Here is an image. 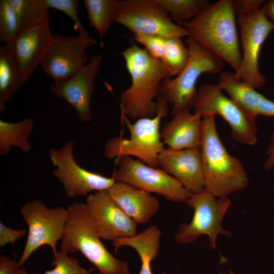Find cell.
I'll return each instance as SVG.
<instances>
[{
  "label": "cell",
  "mask_w": 274,
  "mask_h": 274,
  "mask_svg": "<svg viewBox=\"0 0 274 274\" xmlns=\"http://www.w3.org/2000/svg\"><path fill=\"white\" fill-rule=\"evenodd\" d=\"M122 54L131 77L130 86L120 96L121 116L128 119L151 118L157 113L156 101L163 80L170 78L163 62L133 45Z\"/></svg>",
  "instance_id": "obj_1"
},
{
  "label": "cell",
  "mask_w": 274,
  "mask_h": 274,
  "mask_svg": "<svg viewBox=\"0 0 274 274\" xmlns=\"http://www.w3.org/2000/svg\"><path fill=\"white\" fill-rule=\"evenodd\" d=\"M232 1L209 4L191 20L180 24L205 48L236 72L241 64L236 21Z\"/></svg>",
  "instance_id": "obj_2"
},
{
  "label": "cell",
  "mask_w": 274,
  "mask_h": 274,
  "mask_svg": "<svg viewBox=\"0 0 274 274\" xmlns=\"http://www.w3.org/2000/svg\"><path fill=\"white\" fill-rule=\"evenodd\" d=\"M215 115L202 117L200 152L204 189L215 197H228L249 184L246 170L241 161L230 155L218 134Z\"/></svg>",
  "instance_id": "obj_3"
},
{
  "label": "cell",
  "mask_w": 274,
  "mask_h": 274,
  "mask_svg": "<svg viewBox=\"0 0 274 274\" xmlns=\"http://www.w3.org/2000/svg\"><path fill=\"white\" fill-rule=\"evenodd\" d=\"M68 218L60 250L66 253L80 252L99 274H130L128 263L115 258L101 241L85 203L68 205Z\"/></svg>",
  "instance_id": "obj_4"
},
{
  "label": "cell",
  "mask_w": 274,
  "mask_h": 274,
  "mask_svg": "<svg viewBox=\"0 0 274 274\" xmlns=\"http://www.w3.org/2000/svg\"><path fill=\"white\" fill-rule=\"evenodd\" d=\"M156 101L157 113L153 117L139 118L131 123L127 117L121 116L129 136L126 139L120 135L109 139L105 145V157L111 159L133 156L149 166L159 167L158 156L164 149L160 124L162 118L168 114V104L160 95Z\"/></svg>",
  "instance_id": "obj_5"
},
{
  "label": "cell",
  "mask_w": 274,
  "mask_h": 274,
  "mask_svg": "<svg viewBox=\"0 0 274 274\" xmlns=\"http://www.w3.org/2000/svg\"><path fill=\"white\" fill-rule=\"evenodd\" d=\"M185 43L189 51L187 63L175 78L164 79L160 87L159 95L172 106L173 116L193 108L198 92L196 84L200 75L220 73L224 66L223 60L192 37L187 36Z\"/></svg>",
  "instance_id": "obj_6"
},
{
  "label": "cell",
  "mask_w": 274,
  "mask_h": 274,
  "mask_svg": "<svg viewBox=\"0 0 274 274\" xmlns=\"http://www.w3.org/2000/svg\"><path fill=\"white\" fill-rule=\"evenodd\" d=\"M186 203L193 210V215L189 223H182L180 225L174 236L177 242L190 244L206 235L209 237L210 248L215 249L218 235H232L221 225L231 204L228 197H215L203 190L191 194Z\"/></svg>",
  "instance_id": "obj_7"
},
{
  "label": "cell",
  "mask_w": 274,
  "mask_h": 274,
  "mask_svg": "<svg viewBox=\"0 0 274 274\" xmlns=\"http://www.w3.org/2000/svg\"><path fill=\"white\" fill-rule=\"evenodd\" d=\"M22 217L28 226L27 237L18 265L21 267L32 253L43 245H48L53 256L61 240L68 218L66 208L59 206L48 208L40 199H34L20 209Z\"/></svg>",
  "instance_id": "obj_8"
},
{
  "label": "cell",
  "mask_w": 274,
  "mask_h": 274,
  "mask_svg": "<svg viewBox=\"0 0 274 274\" xmlns=\"http://www.w3.org/2000/svg\"><path fill=\"white\" fill-rule=\"evenodd\" d=\"M217 84H204L198 89L194 113L201 117L218 115L229 124L232 138L242 145L254 146L257 142V117L243 109L222 93Z\"/></svg>",
  "instance_id": "obj_9"
},
{
  "label": "cell",
  "mask_w": 274,
  "mask_h": 274,
  "mask_svg": "<svg viewBox=\"0 0 274 274\" xmlns=\"http://www.w3.org/2000/svg\"><path fill=\"white\" fill-rule=\"evenodd\" d=\"M114 21L134 35H153L166 38L189 36L187 30L169 17L155 0H122Z\"/></svg>",
  "instance_id": "obj_10"
},
{
  "label": "cell",
  "mask_w": 274,
  "mask_h": 274,
  "mask_svg": "<svg viewBox=\"0 0 274 274\" xmlns=\"http://www.w3.org/2000/svg\"><path fill=\"white\" fill-rule=\"evenodd\" d=\"M112 177L149 193H155L174 202H186L191 193L162 169L149 166L130 156L117 158Z\"/></svg>",
  "instance_id": "obj_11"
},
{
  "label": "cell",
  "mask_w": 274,
  "mask_h": 274,
  "mask_svg": "<svg viewBox=\"0 0 274 274\" xmlns=\"http://www.w3.org/2000/svg\"><path fill=\"white\" fill-rule=\"evenodd\" d=\"M237 22L243 54L241 65L234 75L255 88H261L266 83V78L259 67L260 52L263 44L274 30V23L267 17L261 8L238 16Z\"/></svg>",
  "instance_id": "obj_12"
},
{
  "label": "cell",
  "mask_w": 274,
  "mask_h": 274,
  "mask_svg": "<svg viewBox=\"0 0 274 274\" xmlns=\"http://www.w3.org/2000/svg\"><path fill=\"white\" fill-rule=\"evenodd\" d=\"M75 142L70 140L58 149H50V159L56 169L53 175L62 184L66 196H88L91 192L108 190L116 182L112 178L88 170L79 165L73 156Z\"/></svg>",
  "instance_id": "obj_13"
},
{
  "label": "cell",
  "mask_w": 274,
  "mask_h": 274,
  "mask_svg": "<svg viewBox=\"0 0 274 274\" xmlns=\"http://www.w3.org/2000/svg\"><path fill=\"white\" fill-rule=\"evenodd\" d=\"M96 44L93 37L53 35L41 67L54 82L67 79L89 62L86 50Z\"/></svg>",
  "instance_id": "obj_14"
},
{
  "label": "cell",
  "mask_w": 274,
  "mask_h": 274,
  "mask_svg": "<svg viewBox=\"0 0 274 274\" xmlns=\"http://www.w3.org/2000/svg\"><path fill=\"white\" fill-rule=\"evenodd\" d=\"M49 13L6 44L18 67L22 85L41 64L51 41Z\"/></svg>",
  "instance_id": "obj_15"
},
{
  "label": "cell",
  "mask_w": 274,
  "mask_h": 274,
  "mask_svg": "<svg viewBox=\"0 0 274 274\" xmlns=\"http://www.w3.org/2000/svg\"><path fill=\"white\" fill-rule=\"evenodd\" d=\"M102 61L101 55L95 54L71 77L53 82L49 87L53 95L66 101L74 109L80 120L83 122L92 120L91 99Z\"/></svg>",
  "instance_id": "obj_16"
},
{
  "label": "cell",
  "mask_w": 274,
  "mask_h": 274,
  "mask_svg": "<svg viewBox=\"0 0 274 274\" xmlns=\"http://www.w3.org/2000/svg\"><path fill=\"white\" fill-rule=\"evenodd\" d=\"M85 204L101 239L114 242L137 234L138 225L121 210L108 190L89 194Z\"/></svg>",
  "instance_id": "obj_17"
},
{
  "label": "cell",
  "mask_w": 274,
  "mask_h": 274,
  "mask_svg": "<svg viewBox=\"0 0 274 274\" xmlns=\"http://www.w3.org/2000/svg\"><path fill=\"white\" fill-rule=\"evenodd\" d=\"M159 167L176 179L190 193L204 189L200 150L166 148L159 154Z\"/></svg>",
  "instance_id": "obj_18"
},
{
  "label": "cell",
  "mask_w": 274,
  "mask_h": 274,
  "mask_svg": "<svg viewBox=\"0 0 274 274\" xmlns=\"http://www.w3.org/2000/svg\"><path fill=\"white\" fill-rule=\"evenodd\" d=\"M108 191L121 210L138 225L147 223L159 208L156 197L126 183L115 182Z\"/></svg>",
  "instance_id": "obj_19"
},
{
  "label": "cell",
  "mask_w": 274,
  "mask_h": 274,
  "mask_svg": "<svg viewBox=\"0 0 274 274\" xmlns=\"http://www.w3.org/2000/svg\"><path fill=\"white\" fill-rule=\"evenodd\" d=\"M202 118L198 114L184 111L173 115L160 131L164 145L175 150L200 149Z\"/></svg>",
  "instance_id": "obj_20"
},
{
  "label": "cell",
  "mask_w": 274,
  "mask_h": 274,
  "mask_svg": "<svg viewBox=\"0 0 274 274\" xmlns=\"http://www.w3.org/2000/svg\"><path fill=\"white\" fill-rule=\"evenodd\" d=\"M161 231L155 225H151L134 236L120 237L113 242L115 253L123 246L133 249L140 257L141 267L139 274H152L151 263L159 252Z\"/></svg>",
  "instance_id": "obj_21"
},
{
  "label": "cell",
  "mask_w": 274,
  "mask_h": 274,
  "mask_svg": "<svg viewBox=\"0 0 274 274\" xmlns=\"http://www.w3.org/2000/svg\"><path fill=\"white\" fill-rule=\"evenodd\" d=\"M217 84L245 111L258 117V107L265 96L256 88L237 78L234 73L227 71L220 73Z\"/></svg>",
  "instance_id": "obj_22"
},
{
  "label": "cell",
  "mask_w": 274,
  "mask_h": 274,
  "mask_svg": "<svg viewBox=\"0 0 274 274\" xmlns=\"http://www.w3.org/2000/svg\"><path fill=\"white\" fill-rule=\"evenodd\" d=\"M35 120L25 118L15 123L0 120V155H8L13 146L18 147L24 153L30 151L31 146L28 138L33 129Z\"/></svg>",
  "instance_id": "obj_23"
},
{
  "label": "cell",
  "mask_w": 274,
  "mask_h": 274,
  "mask_svg": "<svg viewBox=\"0 0 274 274\" xmlns=\"http://www.w3.org/2000/svg\"><path fill=\"white\" fill-rule=\"evenodd\" d=\"M22 85L17 63L6 44L0 47V113Z\"/></svg>",
  "instance_id": "obj_24"
},
{
  "label": "cell",
  "mask_w": 274,
  "mask_h": 274,
  "mask_svg": "<svg viewBox=\"0 0 274 274\" xmlns=\"http://www.w3.org/2000/svg\"><path fill=\"white\" fill-rule=\"evenodd\" d=\"M90 27L102 38L108 32L119 4V0H84Z\"/></svg>",
  "instance_id": "obj_25"
},
{
  "label": "cell",
  "mask_w": 274,
  "mask_h": 274,
  "mask_svg": "<svg viewBox=\"0 0 274 274\" xmlns=\"http://www.w3.org/2000/svg\"><path fill=\"white\" fill-rule=\"evenodd\" d=\"M173 21L180 23L195 17L209 4L206 0H155Z\"/></svg>",
  "instance_id": "obj_26"
},
{
  "label": "cell",
  "mask_w": 274,
  "mask_h": 274,
  "mask_svg": "<svg viewBox=\"0 0 274 274\" xmlns=\"http://www.w3.org/2000/svg\"><path fill=\"white\" fill-rule=\"evenodd\" d=\"M8 1L16 14L19 32L49 13L44 0Z\"/></svg>",
  "instance_id": "obj_27"
},
{
  "label": "cell",
  "mask_w": 274,
  "mask_h": 274,
  "mask_svg": "<svg viewBox=\"0 0 274 274\" xmlns=\"http://www.w3.org/2000/svg\"><path fill=\"white\" fill-rule=\"evenodd\" d=\"M181 38H167V51L162 61L170 78L176 77L186 66L189 59V51Z\"/></svg>",
  "instance_id": "obj_28"
},
{
  "label": "cell",
  "mask_w": 274,
  "mask_h": 274,
  "mask_svg": "<svg viewBox=\"0 0 274 274\" xmlns=\"http://www.w3.org/2000/svg\"><path fill=\"white\" fill-rule=\"evenodd\" d=\"M19 28L15 11L8 0L0 1V41L9 43Z\"/></svg>",
  "instance_id": "obj_29"
},
{
  "label": "cell",
  "mask_w": 274,
  "mask_h": 274,
  "mask_svg": "<svg viewBox=\"0 0 274 274\" xmlns=\"http://www.w3.org/2000/svg\"><path fill=\"white\" fill-rule=\"evenodd\" d=\"M53 258L51 264L53 268L43 274H90L94 269L92 268L87 270L82 267L76 258L68 256L67 253L61 250L53 256Z\"/></svg>",
  "instance_id": "obj_30"
},
{
  "label": "cell",
  "mask_w": 274,
  "mask_h": 274,
  "mask_svg": "<svg viewBox=\"0 0 274 274\" xmlns=\"http://www.w3.org/2000/svg\"><path fill=\"white\" fill-rule=\"evenodd\" d=\"M47 8L60 11L67 15L74 22V28L79 32L78 36L90 39L92 37L86 30L78 16L77 0H44Z\"/></svg>",
  "instance_id": "obj_31"
},
{
  "label": "cell",
  "mask_w": 274,
  "mask_h": 274,
  "mask_svg": "<svg viewBox=\"0 0 274 274\" xmlns=\"http://www.w3.org/2000/svg\"><path fill=\"white\" fill-rule=\"evenodd\" d=\"M135 40L145 47L154 58L163 60L167 51V38L158 35H134Z\"/></svg>",
  "instance_id": "obj_32"
},
{
  "label": "cell",
  "mask_w": 274,
  "mask_h": 274,
  "mask_svg": "<svg viewBox=\"0 0 274 274\" xmlns=\"http://www.w3.org/2000/svg\"><path fill=\"white\" fill-rule=\"evenodd\" d=\"M27 231L25 229H13L0 222V247L7 244H14L21 238L25 236Z\"/></svg>",
  "instance_id": "obj_33"
},
{
  "label": "cell",
  "mask_w": 274,
  "mask_h": 274,
  "mask_svg": "<svg viewBox=\"0 0 274 274\" xmlns=\"http://www.w3.org/2000/svg\"><path fill=\"white\" fill-rule=\"evenodd\" d=\"M264 2L263 0H235L232 1V4L235 14L239 16L260 9Z\"/></svg>",
  "instance_id": "obj_34"
},
{
  "label": "cell",
  "mask_w": 274,
  "mask_h": 274,
  "mask_svg": "<svg viewBox=\"0 0 274 274\" xmlns=\"http://www.w3.org/2000/svg\"><path fill=\"white\" fill-rule=\"evenodd\" d=\"M19 267L16 260L4 254L0 255V274H15Z\"/></svg>",
  "instance_id": "obj_35"
},
{
  "label": "cell",
  "mask_w": 274,
  "mask_h": 274,
  "mask_svg": "<svg viewBox=\"0 0 274 274\" xmlns=\"http://www.w3.org/2000/svg\"><path fill=\"white\" fill-rule=\"evenodd\" d=\"M257 114L258 116H274V101L264 97L258 107Z\"/></svg>",
  "instance_id": "obj_36"
},
{
  "label": "cell",
  "mask_w": 274,
  "mask_h": 274,
  "mask_svg": "<svg viewBox=\"0 0 274 274\" xmlns=\"http://www.w3.org/2000/svg\"><path fill=\"white\" fill-rule=\"evenodd\" d=\"M266 154L267 158L263 163V168L265 170H269L274 167V133L270 136V144Z\"/></svg>",
  "instance_id": "obj_37"
},
{
  "label": "cell",
  "mask_w": 274,
  "mask_h": 274,
  "mask_svg": "<svg viewBox=\"0 0 274 274\" xmlns=\"http://www.w3.org/2000/svg\"><path fill=\"white\" fill-rule=\"evenodd\" d=\"M261 9L267 17L274 23V0H270L265 3Z\"/></svg>",
  "instance_id": "obj_38"
},
{
  "label": "cell",
  "mask_w": 274,
  "mask_h": 274,
  "mask_svg": "<svg viewBox=\"0 0 274 274\" xmlns=\"http://www.w3.org/2000/svg\"><path fill=\"white\" fill-rule=\"evenodd\" d=\"M15 274H29L26 268L24 267H19L17 270Z\"/></svg>",
  "instance_id": "obj_39"
},
{
  "label": "cell",
  "mask_w": 274,
  "mask_h": 274,
  "mask_svg": "<svg viewBox=\"0 0 274 274\" xmlns=\"http://www.w3.org/2000/svg\"><path fill=\"white\" fill-rule=\"evenodd\" d=\"M218 274H237V273L235 272L232 269H229L227 272L220 271L219 272Z\"/></svg>",
  "instance_id": "obj_40"
},
{
  "label": "cell",
  "mask_w": 274,
  "mask_h": 274,
  "mask_svg": "<svg viewBox=\"0 0 274 274\" xmlns=\"http://www.w3.org/2000/svg\"><path fill=\"white\" fill-rule=\"evenodd\" d=\"M162 274H168V273L165 271H163Z\"/></svg>",
  "instance_id": "obj_41"
}]
</instances>
